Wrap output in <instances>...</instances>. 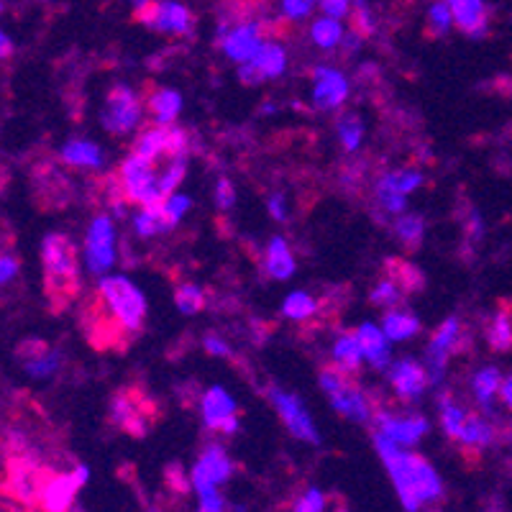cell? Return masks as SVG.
<instances>
[{
    "instance_id": "9",
    "label": "cell",
    "mask_w": 512,
    "mask_h": 512,
    "mask_svg": "<svg viewBox=\"0 0 512 512\" xmlns=\"http://www.w3.org/2000/svg\"><path fill=\"white\" fill-rule=\"evenodd\" d=\"M85 259L88 269L95 277H103L116 262V251H113V223L111 218L98 216L93 218L88 228V239H85Z\"/></svg>"
},
{
    "instance_id": "8",
    "label": "cell",
    "mask_w": 512,
    "mask_h": 512,
    "mask_svg": "<svg viewBox=\"0 0 512 512\" xmlns=\"http://www.w3.org/2000/svg\"><path fill=\"white\" fill-rule=\"evenodd\" d=\"M267 397L274 405V410L280 413L282 423L287 425V431H290L292 436L300 438V441L320 443L318 431H315L313 420H310V413L305 410L303 402L297 400V397L287 395L285 390H277V387H269Z\"/></svg>"
},
{
    "instance_id": "36",
    "label": "cell",
    "mask_w": 512,
    "mask_h": 512,
    "mask_svg": "<svg viewBox=\"0 0 512 512\" xmlns=\"http://www.w3.org/2000/svg\"><path fill=\"white\" fill-rule=\"evenodd\" d=\"M315 310H318V303H315L308 292H292V295L285 300V305H282V313L292 320L310 318Z\"/></svg>"
},
{
    "instance_id": "39",
    "label": "cell",
    "mask_w": 512,
    "mask_h": 512,
    "mask_svg": "<svg viewBox=\"0 0 512 512\" xmlns=\"http://www.w3.org/2000/svg\"><path fill=\"white\" fill-rule=\"evenodd\" d=\"M402 295H405V290H400V285H397L395 280H382L377 287H374L372 292V303L374 305H382V308H395V305H400Z\"/></svg>"
},
{
    "instance_id": "49",
    "label": "cell",
    "mask_w": 512,
    "mask_h": 512,
    "mask_svg": "<svg viewBox=\"0 0 512 512\" xmlns=\"http://www.w3.org/2000/svg\"><path fill=\"white\" fill-rule=\"evenodd\" d=\"M205 349L216 356H231V349H228L226 341L218 336H213V333H210V336H205Z\"/></svg>"
},
{
    "instance_id": "23",
    "label": "cell",
    "mask_w": 512,
    "mask_h": 512,
    "mask_svg": "<svg viewBox=\"0 0 512 512\" xmlns=\"http://www.w3.org/2000/svg\"><path fill=\"white\" fill-rule=\"evenodd\" d=\"M111 413H113V423H118L121 428H126L128 433H136V436H141V433L146 431L144 425H141L144 415H141L139 402H134L131 397L123 395V392L121 395L113 397Z\"/></svg>"
},
{
    "instance_id": "1",
    "label": "cell",
    "mask_w": 512,
    "mask_h": 512,
    "mask_svg": "<svg viewBox=\"0 0 512 512\" xmlns=\"http://www.w3.org/2000/svg\"><path fill=\"white\" fill-rule=\"evenodd\" d=\"M374 443L382 456L392 482H395L397 497L408 512H418L428 502H436L443 495L441 477L428 461L418 454H410L402 446L392 443L390 438L374 431Z\"/></svg>"
},
{
    "instance_id": "29",
    "label": "cell",
    "mask_w": 512,
    "mask_h": 512,
    "mask_svg": "<svg viewBox=\"0 0 512 512\" xmlns=\"http://www.w3.org/2000/svg\"><path fill=\"white\" fill-rule=\"evenodd\" d=\"M62 159L70 167H100L103 152H100V146L90 144V141H70L62 146Z\"/></svg>"
},
{
    "instance_id": "18",
    "label": "cell",
    "mask_w": 512,
    "mask_h": 512,
    "mask_svg": "<svg viewBox=\"0 0 512 512\" xmlns=\"http://www.w3.org/2000/svg\"><path fill=\"white\" fill-rule=\"evenodd\" d=\"M377 431L382 436L390 438L397 446H413L425 431H428V420L420 415H392V413H379L377 415Z\"/></svg>"
},
{
    "instance_id": "47",
    "label": "cell",
    "mask_w": 512,
    "mask_h": 512,
    "mask_svg": "<svg viewBox=\"0 0 512 512\" xmlns=\"http://www.w3.org/2000/svg\"><path fill=\"white\" fill-rule=\"evenodd\" d=\"M18 274V259L11 254H0V285H8L16 280Z\"/></svg>"
},
{
    "instance_id": "40",
    "label": "cell",
    "mask_w": 512,
    "mask_h": 512,
    "mask_svg": "<svg viewBox=\"0 0 512 512\" xmlns=\"http://www.w3.org/2000/svg\"><path fill=\"white\" fill-rule=\"evenodd\" d=\"M387 187H392L395 192H400V195H408L410 190H415V187L423 182V175L420 172H392V175H384L382 180Z\"/></svg>"
},
{
    "instance_id": "48",
    "label": "cell",
    "mask_w": 512,
    "mask_h": 512,
    "mask_svg": "<svg viewBox=\"0 0 512 512\" xmlns=\"http://www.w3.org/2000/svg\"><path fill=\"white\" fill-rule=\"evenodd\" d=\"M216 203H218V208H221V210H228L233 203H236V192H233V185L228 180H218Z\"/></svg>"
},
{
    "instance_id": "3",
    "label": "cell",
    "mask_w": 512,
    "mask_h": 512,
    "mask_svg": "<svg viewBox=\"0 0 512 512\" xmlns=\"http://www.w3.org/2000/svg\"><path fill=\"white\" fill-rule=\"evenodd\" d=\"M100 300H103L118 326L126 328L128 333L141 331L146 318V300L134 282L121 277V274L103 277L100 280Z\"/></svg>"
},
{
    "instance_id": "17",
    "label": "cell",
    "mask_w": 512,
    "mask_h": 512,
    "mask_svg": "<svg viewBox=\"0 0 512 512\" xmlns=\"http://www.w3.org/2000/svg\"><path fill=\"white\" fill-rule=\"evenodd\" d=\"M313 103L320 111H336L349 95V82L341 72L331 70V67H318L313 75Z\"/></svg>"
},
{
    "instance_id": "46",
    "label": "cell",
    "mask_w": 512,
    "mask_h": 512,
    "mask_svg": "<svg viewBox=\"0 0 512 512\" xmlns=\"http://www.w3.org/2000/svg\"><path fill=\"white\" fill-rule=\"evenodd\" d=\"M351 6H354V0H320V8L326 16L333 18H344L351 13Z\"/></svg>"
},
{
    "instance_id": "30",
    "label": "cell",
    "mask_w": 512,
    "mask_h": 512,
    "mask_svg": "<svg viewBox=\"0 0 512 512\" xmlns=\"http://www.w3.org/2000/svg\"><path fill=\"white\" fill-rule=\"evenodd\" d=\"M310 36H313V41L318 44L320 49H336L338 44L344 41L346 31H344V26H341V18L323 16L313 24Z\"/></svg>"
},
{
    "instance_id": "51",
    "label": "cell",
    "mask_w": 512,
    "mask_h": 512,
    "mask_svg": "<svg viewBox=\"0 0 512 512\" xmlns=\"http://www.w3.org/2000/svg\"><path fill=\"white\" fill-rule=\"evenodd\" d=\"M466 231H469V239H482L484 236V221L477 216V213H472V216H469Z\"/></svg>"
},
{
    "instance_id": "16",
    "label": "cell",
    "mask_w": 512,
    "mask_h": 512,
    "mask_svg": "<svg viewBox=\"0 0 512 512\" xmlns=\"http://www.w3.org/2000/svg\"><path fill=\"white\" fill-rule=\"evenodd\" d=\"M390 382L402 400L413 402L418 400L425 392V387L431 384V374H428V369H425L423 364H418V361L400 359L397 364L390 367Z\"/></svg>"
},
{
    "instance_id": "31",
    "label": "cell",
    "mask_w": 512,
    "mask_h": 512,
    "mask_svg": "<svg viewBox=\"0 0 512 512\" xmlns=\"http://www.w3.org/2000/svg\"><path fill=\"white\" fill-rule=\"evenodd\" d=\"M469 418V410L459 402H454L451 397H441V423H443V431H446L448 438H454L459 441L461 431H464V423Z\"/></svg>"
},
{
    "instance_id": "32",
    "label": "cell",
    "mask_w": 512,
    "mask_h": 512,
    "mask_svg": "<svg viewBox=\"0 0 512 512\" xmlns=\"http://www.w3.org/2000/svg\"><path fill=\"white\" fill-rule=\"evenodd\" d=\"M487 344L495 351H510L512 349V315L510 313H497L495 318L489 320L487 326Z\"/></svg>"
},
{
    "instance_id": "43",
    "label": "cell",
    "mask_w": 512,
    "mask_h": 512,
    "mask_svg": "<svg viewBox=\"0 0 512 512\" xmlns=\"http://www.w3.org/2000/svg\"><path fill=\"white\" fill-rule=\"evenodd\" d=\"M326 510V495L320 489H308L300 500L295 502L292 512H323Z\"/></svg>"
},
{
    "instance_id": "45",
    "label": "cell",
    "mask_w": 512,
    "mask_h": 512,
    "mask_svg": "<svg viewBox=\"0 0 512 512\" xmlns=\"http://www.w3.org/2000/svg\"><path fill=\"white\" fill-rule=\"evenodd\" d=\"M187 208H190V200H187L185 195H169V198L164 200V213H167V218L175 223V226H177V221L185 216Z\"/></svg>"
},
{
    "instance_id": "55",
    "label": "cell",
    "mask_w": 512,
    "mask_h": 512,
    "mask_svg": "<svg viewBox=\"0 0 512 512\" xmlns=\"http://www.w3.org/2000/svg\"><path fill=\"white\" fill-rule=\"evenodd\" d=\"M336 512H349V510H346V507H341V505H338V507H336Z\"/></svg>"
},
{
    "instance_id": "13",
    "label": "cell",
    "mask_w": 512,
    "mask_h": 512,
    "mask_svg": "<svg viewBox=\"0 0 512 512\" xmlns=\"http://www.w3.org/2000/svg\"><path fill=\"white\" fill-rule=\"evenodd\" d=\"M461 323L459 318H448L436 333H433L428 351H425V369L431 374V382H438L443 377V369H446V361L451 356V351L461 344Z\"/></svg>"
},
{
    "instance_id": "41",
    "label": "cell",
    "mask_w": 512,
    "mask_h": 512,
    "mask_svg": "<svg viewBox=\"0 0 512 512\" xmlns=\"http://www.w3.org/2000/svg\"><path fill=\"white\" fill-rule=\"evenodd\" d=\"M351 18H354L356 34L369 36L374 31V18H372V11H369L367 0H354V6H351Z\"/></svg>"
},
{
    "instance_id": "50",
    "label": "cell",
    "mask_w": 512,
    "mask_h": 512,
    "mask_svg": "<svg viewBox=\"0 0 512 512\" xmlns=\"http://www.w3.org/2000/svg\"><path fill=\"white\" fill-rule=\"evenodd\" d=\"M269 213H272L277 221H285L287 210H285V198H282V195H272V200H269Z\"/></svg>"
},
{
    "instance_id": "14",
    "label": "cell",
    "mask_w": 512,
    "mask_h": 512,
    "mask_svg": "<svg viewBox=\"0 0 512 512\" xmlns=\"http://www.w3.org/2000/svg\"><path fill=\"white\" fill-rule=\"evenodd\" d=\"M203 418L210 431L233 436L239 431V415H236V402L231 400L223 387H213L203 397Z\"/></svg>"
},
{
    "instance_id": "53",
    "label": "cell",
    "mask_w": 512,
    "mask_h": 512,
    "mask_svg": "<svg viewBox=\"0 0 512 512\" xmlns=\"http://www.w3.org/2000/svg\"><path fill=\"white\" fill-rule=\"evenodd\" d=\"M11 54H13V41L8 39V36L3 34V31H0V59L11 57Z\"/></svg>"
},
{
    "instance_id": "11",
    "label": "cell",
    "mask_w": 512,
    "mask_h": 512,
    "mask_svg": "<svg viewBox=\"0 0 512 512\" xmlns=\"http://www.w3.org/2000/svg\"><path fill=\"white\" fill-rule=\"evenodd\" d=\"M44 474L39 472L34 466V461H26V459H11L8 464V495L13 500H18L21 505H39L41 500V487H44Z\"/></svg>"
},
{
    "instance_id": "42",
    "label": "cell",
    "mask_w": 512,
    "mask_h": 512,
    "mask_svg": "<svg viewBox=\"0 0 512 512\" xmlns=\"http://www.w3.org/2000/svg\"><path fill=\"white\" fill-rule=\"evenodd\" d=\"M315 0H280L282 16L290 18V21H303L313 13Z\"/></svg>"
},
{
    "instance_id": "20",
    "label": "cell",
    "mask_w": 512,
    "mask_h": 512,
    "mask_svg": "<svg viewBox=\"0 0 512 512\" xmlns=\"http://www.w3.org/2000/svg\"><path fill=\"white\" fill-rule=\"evenodd\" d=\"M451 13H454V26L464 31L466 36H479L487 34L489 26V11L484 0H446Z\"/></svg>"
},
{
    "instance_id": "38",
    "label": "cell",
    "mask_w": 512,
    "mask_h": 512,
    "mask_svg": "<svg viewBox=\"0 0 512 512\" xmlns=\"http://www.w3.org/2000/svg\"><path fill=\"white\" fill-rule=\"evenodd\" d=\"M175 303L185 315L198 313V310H203L205 305V292L200 290L198 285H182L177 287L175 292Z\"/></svg>"
},
{
    "instance_id": "44",
    "label": "cell",
    "mask_w": 512,
    "mask_h": 512,
    "mask_svg": "<svg viewBox=\"0 0 512 512\" xmlns=\"http://www.w3.org/2000/svg\"><path fill=\"white\" fill-rule=\"evenodd\" d=\"M198 500H200L198 512H226L228 510L226 500L221 497L218 487L203 489V492H198Z\"/></svg>"
},
{
    "instance_id": "37",
    "label": "cell",
    "mask_w": 512,
    "mask_h": 512,
    "mask_svg": "<svg viewBox=\"0 0 512 512\" xmlns=\"http://www.w3.org/2000/svg\"><path fill=\"white\" fill-rule=\"evenodd\" d=\"M454 26V13L448 8L446 0H436L431 8H428V31L433 36H443L451 31Z\"/></svg>"
},
{
    "instance_id": "54",
    "label": "cell",
    "mask_w": 512,
    "mask_h": 512,
    "mask_svg": "<svg viewBox=\"0 0 512 512\" xmlns=\"http://www.w3.org/2000/svg\"><path fill=\"white\" fill-rule=\"evenodd\" d=\"M131 3H134V11L139 13L141 8H146V6H149V3H152V0H131Z\"/></svg>"
},
{
    "instance_id": "4",
    "label": "cell",
    "mask_w": 512,
    "mask_h": 512,
    "mask_svg": "<svg viewBox=\"0 0 512 512\" xmlns=\"http://www.w3.org/2000/svg\"><path fill=\"white\" fill-rule=\"evenodd\" d=\"M320 387L331 397V405L346 418L356 420V423H367L372 418V405L364 397L359 384L354 382V374L346 372L336 364V367H326L320 372Z\"/></svg>"
},
{
    "instance_id": "27",
    "label": "cell",
    "mask_w": 512,
    "mask_h": 512,
    "mask_svg": "<svg viewBox=\"0 0 512 512\" xmlns=\"http://www.w3.org/2000/svg\"><path fill=\"white\" fill-rule=\"evenodd\" d=\"M182 108V98L177 90H157V93L149 98V113L154 116V121L159 123V126H169V123L175 121L177 113H180Z\"/></svg>"
},
{
    "instance_id": "56",
    "label": "cell",
    "mask_w": 512,
    "mask_h": 512,
    "mask_svg": "<svg viewBox=\"0 0 512 512\" xmlns=\"http://www.w3.org/2000/svg\"><path fill=\"white\" fill-rule=\"evenodd\" d=\"M0 13H3V0H0Z\"/></svg>"
},
{
    "instance_id": "52",
    "label": "cell",
    "mask_w": 512,
    "mask_h": 512,
    "mask_svg": "<svg viewBox=\"0 0 512 512\" xmlns=\"http://www.w3.org/2000/svg\"><path fill=\"white\" fill-rule=\"evenodd\" d=\"M500 400L507 410H512V372L507 377H502L500 384Z\"/></svg>"
},
{
    "instance_id": "10",
    "label": "cell",
    "mask_w": 512,
    "mask_h": 512,
    "mask_svg": "<svg viewBox=\"0 0 512 512\" xmlns=\"http://www.w3.org/2000/svg\"><path fill=\"white\" fill-rule=\"evenodd\" d=\"M233 472V464L228 459L226 448L218 446V443H210V446L203 448V454H200L198 464L192 469V487L195 492H203V489H213L218 484L226 482Z\"/></svg>"
},
{
    "instance_id": "21",
    "label": "cell",
    "mask_w": 512,
    "mask_h": 512,
    "mask_svg": "<svg viewBox=\"0 0 512 512\" xmlns=\"http://www.w3.org/2000/svg\"><path fill=\"white\" fill-rule=\"evenodd\" d=\"M356 336H359L364 359H369L374 369H384L390 364V338H387V333H382L372 323H364L361 328H356Z\"/></svg>"
},
{
    "instance_id": "25",
    "label": "cell",
    "mask_w": 512,
    "mask_h": 512,
    "mask_svg": "<svg viewBox=\"0 0 512 512\" xmlns=\"http://www.w3.org/2000/svg\"><path fill=\"white\" fill-rule=\"evenodd\" d=\"M492 441H495V425L489 423L487 418H482V415H474L469 413V418H466L464 423V431H461L459 436V443H464L466 448H487L492 446Z\"/></svg>"
},
{
    "instance_id": "22",
    "label": "cell",
    "mask_w": 512,
    "mask_h": 512,
    "mask_svg": "<svg viewBox=\"0 0 512 512\" xmlns=\"http://www.w3.org/2000/svg\"><path fill=\"white\" fill-rule=\"evenodd\" d=\"M420 331V320L415 313L400 308H390L384 315V333L390 341H408Z\"/></svg>"
},
{
    "instance_id": "24",
    "label": "cell",
    "mask_w": 512,
    "mask_h": 512,
    "mask_svg": "<svg viewBox=\"0 0 512 512\" xmlns=\"http://www.w3.org/2000/svg\"><path fill=\"white\" fill-rule=\"evenodd\" d=\"M267 272L272 274L274 280H290L292 272H295V259H292V251L287 246L285 239H272L267 249Z\"/></svg>"
},
{
    "instance_id": "5",
    "label": "cell",
    "mask_w": 512,
    "mask_h": 512,
    "mask_svg": "<svg viewBox=\"0 0 512 512\" xmlns=\"http://www.w3.org/2000/svg\"><path fill=\"white\" fill-rule=\"evenodd\" d=\"M121 182L123 195L128 200L139 203L141 208L164 200L162 172H159L157 162H152V159L136 157V154L131 159H126L121 167Z\"/></svg>"
},
{
    "instance_id": "6",
    "label": "cell",
    "mask_w": 512,
    "mask_h": 512,
    "mask_svg": "<svg viewBox=\"0 0 512 512\" xmlns=\"http://www.w3.org/2000/svg\"><path fill=\"white\" fill-rule=\"evenodd\" d=\"M136 16H139V21L146 29L159 31V34L185 36L190 34L192 24H195L190 8L177 3V0H152V3L146 8H141Z\"/></svg>"
},
{
    "instance_id": "15",
    "label": "cell",
    "mask_w": 512,
    "mask_h": 512,
    "mask_svg": "<svg viewBox=\"0 0 512 512\" xmlns=\"http://www.w3.org/2000/svg\"><path fill=\"white\" fill-rule=\"evenodd\" d=\"M262 44H264V29L256 24V21H246V24L233 26L231 31H223L221 36V47L223 52H226V57L239 64L251 62Z\"/></svg>"
},
{
    "instance_id": "19",
    "label": "cell",
    "mask_w": 512,
    "mask_h": 512,
    "mask_svg": "<svg viewBox=\"0 0 512 512\" xmlns=\"http://www.w3.org/2000/svg\"><path fill=\"white\" fill-rule=\"evenodd\" d=\"M80 484L75 482L72 472L67 474H52L44 479L41 487V510L44 512H72L75 507V495L80 492Z\"/></svg>"
},
{
    "instance_id": "34",
    "label": "cell",
    "mask_w": 512,
    "mask_h": 512,
    "mask_svg": "<svg viewBox=\"0 0 512 512\" xmlns=\"http://www.w3.org/2000/svg\"><path fill=\"white\" fill-rule=\"evenodd\" d=\"M423 233H425V221L420 216H397L395 221V236L408 246L410 251L418 249L423 244Z\"/></svg>"
},
{
    "instance_id": "2",
    "label": "cell",
    "mask_w": 512,
    "mask_h": 512,
    "mask_svg": "<svg viewBox=\"0 0 512 512\" xmlns=\"http://www.w3.org/2000/svg\"><path fill=\"white\" fill-rule=\"evenodd\" d=\"M44 274H47V290L52 300H72L77 292V249L64 233H47L41 244Z\"/></svg>"
},
{
    "instance_id": "28",
    "label": "cell",
    "mask_w": 512,
    "mask_h": 512,
    "mask_svg": "<svg viewBox=\"0 0 512 512\" xmlns=\"http://www.w3.org/2000/svg\"><path fill=\"white\" fill-rule=\"evenodd\" d=\"M500 384H502L500 369L497 367L479 369L477 377H474V382H472V390L482 408L492 410V400H495V395H500Z\"/></svg>"
},
{
    "instance_id": "12",
    "label": "cell",
    "mask_w": 512,
    "mask_h": 512,
    "mask_svg": "<svg viewBox=\"0 0 512 512\" xmlns=\"http://www.w3.org/2000/svg\"><path fill=\"white\" fill-rule=\"evenodd\" d=\"M287 67V52L277 41H264L259 52L254 54L251 62L241 67L239 77L244 85H259V82L269 80V77H280Z\"/></svg>"
},
{
    "instance_id": "33",
    "label": "cell",
    "mask_w": 512,
    "mask_h": 512,
    "mask_svg": "<svg viewBox=\"0 0 512 512\" xmlns=\"http://www.w3.org/2000/svg\"><path fill=\"white\" fill-rule=\"evenodd\" d=\"M24 367L31 377H49L59 369V354L49 351L44 344H36L34 354L24 359Z\"/></svg>"
},
{
    "instance_id": "7",
    "label": "cell",
    "mask_w": 512,
    "mask_h": 512,
    "mask_svg": "<svg viewBox=\"0 0 512 512\" xmlns=\"http://www.w3.org/2000/svg\"><path fill=\"white\" fill-rule=\"evenodd\" d=\"M141 121V103L136 98V93L126 85H116V88L108 93L103 108V126L111 131V134H128L134 131Z\"/></svg>"
},
{
    "instance_id": "26",
    "label": "cell",
    "mask_w": 512,
    "mask_h": 512,
    "mask_svg": "<svg viewBox=\"0 0 512 512\" xmlns=\"http://www.w3.org/2000/svg\"><path fill=\"white\" fill-rule=\"evenodd\" d=\"M361 356H364V351H361L356 331L341 333L336 341V346H333V359H336L338 367L346 369V372H351V374H356L361 367Z\"/></svg>"
},
{
    "instance_id": "35",
    "label": "cell",
    "mask_w": 512,
    "mask_h": 512,
    "mask_svg": "<svg viewBox=\"0 0 512 512\" xmlns=\"http://www.w3.org/2000/svg\"><path fill=\"white\" fill-rule=\"evenodd\" d=\"M336 128L346 152H356V146L361 144V136H364V123H361V118L354 111H346L338 116Z\"/></svg>"
}]
</instances>
